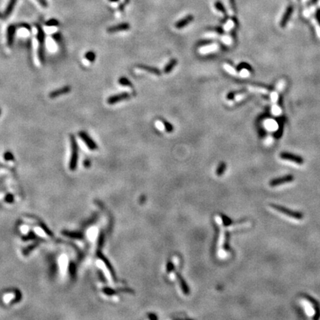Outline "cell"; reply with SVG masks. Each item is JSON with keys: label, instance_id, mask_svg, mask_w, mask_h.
<instances>
[{"label": "cell", "instance_id": "29", "mask_svg": "<svg viewBox=\"0 0 320 320\" xmlns=\"http://www.w3.org/2000/svg\"><path fill=\"white\" fill-rule=\"evenodd\" d=\"M241 68H247V69H250V68H250V66L247 65V64L243 63V64H240V65H239L238 69H241Z\"/></svg>", "mask_w": 320, "mask_h": 320}, {"label": "cell", "instance_id": "37", "mask_svg": "<svg viewBox=\"0 0 320 320\" xmlns=\"http://www.w3.org/2000/svg\"><path fill=\"white\" fill-rule=\"evenodd\" d=\"M1 113H2V110H1V108H0V116H1Z\"/></svg>", "mask_w": 320, "mask_h": 320}, {"label": "cell", "instance_id": "15", "mask_svg": "<svg viewBox=\"0 0 320 320\" xmlns=\"http://www.w3.org/2000/svg\"><path fill=\"white\" fill-rule=\"evenodd\" d=\"M137 67L138 68H140L142 70H144V71L149 72L150 73L155 74V75H161V71L158 68L154 67H150V66L148 65H138Z\"/></svg>", "mask_w": 320, "mask_h": 320}, {"label": "cell", "instance_id": "4", "mask_svg": "<svg viewBox=\"0 0 320 320\" xmlns=\"http://www.w3.org/2000/svg\"><path fill=\"white\" fill-rule=\"evenodd\" d=\"M79 137L82 141L84 142L88 149L90 150H96L98 149V146L94 140H93L89 135L84 131H80L79 133Z\"/></svg>", "mask_w": 320, "mask_h": 320}, {"label": "cell", "instance_id": "26", "mask_svg": "<svg viewBox=\"0 0 320 320\" xmlns=\"http://www.w3.org/2000/svg\"><path fill=\"white\" fill-rule=\"evenodd\" d=\"M52 38L57 42H60L62 41V36L59 33H56V34H53L52 35Z\"/></svg>", "mask_w": 320, "mask_h": 320}, {"label": "cell", "instance_id": "27", "mask_svg": "<svg viewBox=\"0 0 320 320\" xmlns=\"http://www.w3.org/2000/svg\"><path fill=\"white\" fill-rule=\"evenodd\" d=\"M4 158H5V160L7 161L14 160V156L11 152H6L5 154H4Z\"/></svg>", "mask_w": 320, "mask_h": 320}, {"label": "cell", "instance_id": "17", "mask_svg": "<svg viewBox=\"0 0 320 320\" xmlns=\"http://www.w3.org/2000/svg\"><path fill=\"white\" fill-rule=\"evenodd\" d=\"M177 64V60L176 59H171V60L167 64V65L165 67V69H164V72L165 73H171V71L174 68L175 66Z\"/></svg>", "mask_w": 320, "mask_h": 320}, {"label": "cell", "instance_id": "33", "mask_svg": "<svg viewBox=\"0 0 320 320\" xmlns=\"http://www.w3.org/2000/svg\"><path fill=\"white\" fill-rule=\"evenodd\" d=\"M148 317H149L150 319L151 320H156L157 319V317H156V315L155 314H153V313H150V314L148 316Z\"/></svg>", "mask_w": 320, "mask_h": 320}, {"label": "cell", "instance_id": "32", "mask_svg": "<svg viewBox=\"0 0 320 320\" xmlns=\"http://www.w3.org/2000/svg\"><path fill=\"white\" fill-rule=\"evenodd\" d=\"M230 3H231V8H232V9L234 10V11H236V5H235V1L234 0H230Z\"/></svg>", "mask_w": 320, "mask_h": 320}, {"label": "cell", "instance_id": "10", "mask_svg": "<svg viewBox=\"0 0 320 320\" xmlns=\"http://www.w3.org/2000/svg\"><path fill=\"white\" fill-rule=\"evenodd\" d=\"M71 87L68 85H66L62 87V88H59V89L53 90V91L51 93L49 96H50L51 99H55L59 97V96H62L64 94H68V93L71 92Z\"/></svg>", "mask_w": 320, "mask_h": 320}, {"label": "cell", "instance_id": "25", "mask_svg": "<svg viewBox=\"0 0 320 320\" xmlns=\"http://www.w3.org/2000/svg\"><path fill=\"white\" fill-rule=\"evenodd\" d=\"M163 124H164V126H165V127L167 132H169V133H171V132L173 131V127L172 125H171L170 123L168 122H166V121L163 122Z\"/></svg>", "mask_w": 320, "mask_h": 320}, {"label": "cell", "instance_id": "23", "mask_svg": "<svg viewBox=\"0 0 320 320\" xmlns=\"http://www.w3.org/2000/svg\"><path fill=\"white\" fill-rule=\"evenodd\" d=\"M215 7H216V9H217V10H218V11H221V12H222V13H223V14H225V16H227V14H226V10H225V7H224V5H222V3H221V2H220V1L216 2V3H215Z\"/></svg>", "mask_w": 320, "mask_h": 320}, {"label": "cell", "instance_id": "14", "mask_svg": "<svg viewBox=\"0 0 320 320\" xmlns=\"http://www.w3.org/2000/svg\"><path fill=\"white\" fill-rule=\"evenodd\" d=\"M193 20V16L192 15H188L186 17L182 19L181 20H179V22H177L176 24H175V27L178 29H181L185 28V26H187V24Z\"/></svg>", "mask_w": 320, "mask_h": 320}, {"label": "cell", "instance_id": "7", "mask_svg": "<svg viewBox=\"0 0 320 320\" xmlns=\"http://www.w3.org/2000/svg\"><path fill=\"white\" fill-rule=\"evenodd\" d=\"M280 157L284 160H288L290 162L296 163L298 165H302L304 163V160L301 156H297L294 154L288 152H283L280 154Z\"/></svg>", "mask_w": 320, "mask_h": 320}, {"label": "cell", "instance_id": "20", "mask_svg": "<svg viewBox=\"0 0 320 320\" xmlns=\"http://www.w3.org/2000/svg\"><path fill=\"white\" fill-rule=\"evenodd\" d=\"M119 83L122 84V85L123 86H128V87H132L133 86V84H132L131 82L130 81V80L128 79H127L126 77H124V76H122V77H121L120 79H119Z\"/></svg>", "mask_w": 320, "mask_h": 320}, {"label": "cell", "instance_id": "38", "mask_svg": "<svg viewBox=\"0 0 320 320\" xmlns=\"http://www.w3.org/2000/svg\"><path fill=\"white\" fill-rule=\"evenodd\" d=\"M111 1H113V2H117V1H118V0H111Z\"/></svg>", "mask_w": 320, "mask_h": 320}, {"label": "cell", "instance_id": "21", "mask_svg": "<svg viewBox=\"0 0 320 320\" xmlns=\"http://www.w3.org/2000/svg\"><path fill=\"white\" fill-rule=\"evenodd\" d=\"M179 282H180L181 288H182V289L183 292L185 293V294H187L189 293V289H188V287H187V285L186 282L184 281V279L181 277V276H179Z\"/></svg>", "mask_w": 320, "mask_h": 320}, {"label": "cell", "instance_id": "19", "mask_svg": "<svg viewBox=\"0 0 320 320\" xmlns=\"http://www.w3.org/2000/svg\"><path fill=\"white\" fill-rule=\"evenodd\" d=\"M84 57L88 61H89L90 62H94L96 60V55L94 51H88L84 55Z\"/></svg>", "mask_w": 320, "mask_h": 320}, {"label": "cell", "instance_id": "6", "mask_svg": "<svg viewBox=\"0 0 320 320\" xmlns=\"http://www.w3.org/2000/svg\"><path fill=\"white\" fill-rule=\"evenodd\" d=\"M294 180V176H293L292 174H288V175H285V176L279 177V178L272 179V180L270 182V185L271 187H276V186H279V185H283V184H285V183L292 182Z\"/></svg>", "mask_w": 320, "mask_h": 320}, {"label": "cell", "instance_id": "18", "mask_svg": "<svg viewBox=\"0 0 320 320\" xmlns=\"http://www.w3.org/2000/svg\"><path fill=\"white\" fill-rule=\"evenodd\" d=\"M16 294H15V293H14V292L6 293V294L4 295V297H3L4 302H5V303H6V304H9V303H11V301H12V302H13L14 299H16Z\"/></svg>", "mask_w": 320, "mask_h": 320}, {"label": "cell", "instance_id": "16", "mask_svg": "<svg viewBox=\"0 0 320 320\" xmlns=\"http://www.w3.org/2000/svg\"><path fill=\"white\" fill-rule=\"evenodd\" d=\"M293 12V8L292 6H289V7L288 8V9L286 10L285 13L283 17H282V21H281V26L283 27L286 24L287 22L288 21L289 18H290V15H291Z\"/></svg>", "mask_w": 320, "mask_h": 320}, {"label": "cell", "instance_id": "1", "mask_svg": "<svg viewBox=\"0 0 320 320\" xmlns=\"http://www.w3.org/2000/svg\"><path fill=\"white\" fill-rule=\"evenodd\" d=\"M37 29L36 38L38 40V57L41 63H44L45 60V34L42 28V27L39 24H36Z\"/></svg>", "mask_w": 320, "mask_h": 320}, {"label": "cell", "instance_id": "30", "mask_svg": "<svg viewBox=\"0 0 320 320\" xmlns=\"http://www.w3.org/2000/svg\"><path fill=\"white\" fill-rule=\"evenodd\" d=\"M213 30H215V31H216V32L219 33V34H222L223 32H224L223 29L222 28H220V27H216V28H213Z\"/></svg>", "mask_w": 320, "mask_h": 320}, {"label": "cell", "instance_id": "24", "mask_svg": "<svg viewBox=\"0 0 320 320\" xmlns=\"http://www.w3.org/2000/svg\"><path fill=\"white\" fill-rule=\"evenodd\" d=\"M45 24H46L47 26H50V27L58 26L59 24V22H58L57 19H50L49 21H47Z\"/></svg>", "mask_w": 320, "mask_h": 320}, {"label": "cell", "instance_id": "13", "mask_svg": "<svg viewBox=\"0 0 320 320\" xmlns=\"http://www.w3.org/2000/svg\"><path fill=\"white\" fill-rule=\"evenodd\" d=\"M16 2H17V0H10V2L8 4L7 8H6L5 11H4V13L0 14V18L5 19L11 15L14 7H15Z\"/></svg>", "mask_w": 320, "mask_h": 320}, {"label": "cell", "instance_id": "3", "mask_svg": "<svg viewBox=\"0 0 320 320\" xmlns=\"http://www.w3.org/2000/svg\"><path fill=\"white\" fill-rule=\"evenodd\" d=\"M270 207L274 208V210H277V211L285 214V215L289 216V217L295 219V220H300L304 218V214H303V213L298 211V210L289 209V208L284 207V206L276 205V204H271V205H270Z\"/></svg>", "mask_w": 320, "mask_h": 320}, {"label": "cell", "instance_id": "31", "mask_svg": "<svg viewBox=\"0 0 320 320\" xmlns=\"http://www.w3.org/2000/svg\"><path fill=\"white\" fill-rule=\"evenodd\" d=\"M167 270H168V272H170V271H171V270H173V265L172 263H168V265H167Z\"/></svg>", "mask_w": 320, "mask_h": 320}, {"label": "cell", "instance_id": "11", "mask_svg": "<svg viewBox=\"0 0 320 320\" xmlns=\"http://www.w3.org/2000/svg\"><path fill=\"white\" fill-rule=\"evenodd\" d=\"M16 30V26L14 25V24L9 25L7 29V45L9 47H11L14 44Z\"/></svg>", "mask_w": 320, "mask_h": 320}, {"label": "cell", "instance_id": "34", "mask_svg": "<svg viewBox=\"0 0 320 320\" xmlns=\"http://www.w3.org/2000/svg\"><path fill=\"white\" fill-rule=\"evenodd\" d=\"M19 26L20 27H22V28H26L28 30H30V27L29 26L28 24H20Z\"/></svg>", "mask_w": 320, "mask_h": 320}, {"label": "cell", "instance_id": "5", "mask_svg": "<svg viewBox=\"0 0 320 320\" xmlns=\"http://www.w3.org/2000/svg\"><path fill=\"white\" fill-rule=\"evenodd\" d=\"M58 268H59V270H60V273L62 275H65L67 273V270L70 268L68 258L67 257V256L65 253L61 254L58 259Z\"/></svg>", "mask_w": 320, "mask_h": 320}, {"label": "cell", "instance_id": "9", "mask_svg": "<svg viewBox=\"0 0 320 320\" xmlns=\"http://www.w3.org/2000/svg\"><path fill=\"white\" fill-rule=\"evenodd\" d=\"M304 298L306 299L307 301H309V302L311 303V305H313V310H314L315 312V314L313 316V319L314 320L319 319L320 318V306L319 302H318L315 299H313L312 296H309V295L304 294Z\"/></svg>", "mask_w": 320, "mask_h": 320}, {"label": "cell", "instance_id": "8", "mask_svg": "<svg viewBox=\"0 0 320 320\" xmlns=\"http://www.w3.org/2000/svg\"><path fill=\"white\" fill-rule=\"evenodd\" d=\"M130 97H131V95H130L128 93L124 92L121 93V94H116L113 95V96H110V97L108 99V100H107V102H108L109 105H114L118 102H120L121 101L127 100V99H129Z\"/></svg>", "mask_w": 320, "mask_h": 320}, {"label": "cell", "instance_id": "36", "mask_svg": "<svg viewBox=\"0 0 320 320\" xmlns=\"http://www.w3.org/2000/svg\"><path fill=\"white\" fill-rule=\"evenodd\" d=\"M211 42V41H203V42H201L199 43L200 45H204V44H209V43Z\"/></svg>", "mask_w": 320, "mask_h": 320}, {"label": "cell", "instance_id": "35", "mask_svg": "<svg viewBox=\"0 0 320 320\" xmlns=\"http://www.w3.org/2000/svg\"><path fill=\"white\" fill-rule=\"evenodd\" d=\"M36 1L38 2V3H40V5H42L43 7H46V6H47V3H45L44 0H36Z\"/></svg>", "mask_w": 320, "mask_h": 320}, {"label": "cell", "instance_id": "12", "mask_svg": "<svg viewBox=\"0 0 320 320\" xmlns=\"http://www.w3.org/2000/svg\"><path fill=\"white\" fill-rule=\"evenodd\" d=\"M130 28V25L128 23H121L117 24V25H114L108 29V31L110 34H113V33H117V32H120V31H125V30H127Z\"/></svg>", "mask_w": 320, "mask_h": 320}, {"label": "cell", "instance_id": "28", "mask_svg": "<svg viewBox=\"0 0 320 320\" xmlns=\"http://www.w3.org/2000/svg\"><path fill=\"white\" fill-rule=\"evenodd\" d=\"M223 222H224L225 225H229L232 223V221L227 217V216H223Z\"/></svg>", "mask_w": 320, "mask_h": 320}, {"label": "cell", "instance_id": "2", "mask_svg": "<svg viewBox=\"0 0 320 320\" xmlns=\"http://www.w3.org/2000/svg\"><path fill=\"white\" fill-rule=\"evenodd\" d=\"M70 142L71 146V156L69 162V168L71 171H74L77 167L78 158H79V146L76 142V137L72 134L70 136Z\"/></svg>", "mask_w": 320, "mask_h": 320}, {"label": "cell", "instance_id": "22", "mask_svg": "<svg viewBox=\"0 0 320 320\" xmlns=\"http://www.w3.org/2000/svg\"><path fill=\"white\" fill-rule=\"evenodd\" d=\"M226 170V164L225 162H222L220 163V165H219L217 170H216V174L218 175V176H221V175H222L223 173H224L225 171Z\"/></svg>", "mask_w": 320, "mask_h": 320}]
</instances>
